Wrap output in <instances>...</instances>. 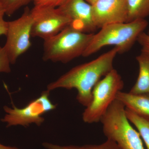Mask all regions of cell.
<instances>
[{"mask_svg":"<svg viewBox=\"0 0 149 149\" xmlns=\"http://www.w3.org/2000/svg\"><path fill=\"white\" fill-rule=\"evenodd\" d=\"M123 86L122 77L113 68L93 88L91 102L83 113V121L89 124L100 121Z\"/></svg>","mask_w":149,"mask_h":149,"instance_id":"cell-5","label":"cell"},{"mask_svg":"<svg viewBox=\"0 0 149 149\" xmlns=\"http://www.w3.org/2000/svg\"><path fill=\"white\" fill-rule=\"evenodd\" d=\"M42 146L46 149H120L115 142L108 139L99 145L61 146L45 142L43 143Z\"/></svg>","mask_w":149,"mask_h":149,"instance_id":"cell-15","label":"cell"},{"mask_svg":"<svg viewBox=\"0 0 149 149\" xmlns=\"http://www.w3.org/2000/svg\"><path fill=\"white\" fill-rule=\"evenodd\" d=\"M45 0H32L35 5H39Z\"/></svg>","mask_w":149,"mask_h":149,"instance_id":"cell-22","label":"cell"},{"mask_svg":"<svg viewBox=\"0 0 149 149\" xmlns=\"http://www.w3.org/2000/svg\"><path fill=\"white\" fill-rule=\"evenodd\" d=\"M147 34H148V35L149 36V28L148 30V33H147Z\"/></svg>","mask_w":149,"mask_h":149,"instance_id":"cell-24","label":"cell"},{"mask_svg":"<svg viewBox=\"0 0 149 149\" xmlns=\"http://www.w3.org/2000/svg\"><path fill=\"white\" fill-rule=\"evenodd\" d=\"M94 34L67 26L55 36L44 40L43 60L66 63L83 56Z\"/></svg>","mask_w":149,"mask_h":149,"instance_id":"cell-3","label":"cell"},{"mask_svg":"<svg viewBox=\"0 0 149 149\" xmlns=\"http://www.w3.org/2000/svg\"><path fill=\"white\" fill-rule=\"evenodd\" d=\"M32 23L33 19L28 7L24 9L20 17L8 22L6 41L3 47L11 64H15L18 58L31 47Z\"/></svg>","mask_w":149,"mask_h":149,"instance_id":"cell-7","label":"cell"},{"mask_svg":"<svg viewBox=\"0 0 149 149\" xmlns=\"http://www.w3.org/2000/svg\"><path fill=\"white\" fill-rule=\"evenodd\" d=\"M66 0H45L39 5L50 6L54 7H58Z\"/></svg>","mask_w":149,"mask_h":149,"instance_id":"cell-20","label":"cell"},{"mask_svg":"<svg viewBox=\"0 0 149 149\" xmlns=\"http://www.w3.org/2000/svg\"><path fill=\"white\" fill-rule=\"evenodd\" d=\"M49 93L47 90L44 91L40 97L22 108L13 104L12 108L5 106L3 109L6 114L1 120L6 123L8 127L17 125L27 127L32 123L40 126L45 121L43 115L56 107L50 100Z\"/></svg>","mask_w":149,"mask_h":149,"instance_id":"cell-6","label":"cell"},{"mask_svg":"<svg viewBox=\"0 0 149 149\" xmlns=\"http://www.w3.org/2000/svg\"><path fill=\"white\" fill-rule=\"evenodd\" d=\"M10 62L4 47L0 46V72H11Z\"/></svg>","mask_w":149,"mask_h":149,"instance_id":"cell-17","label":"cell"},{"mask_svg":"<svg viewBox=\"0 0 149 149\" xmlns=\"http://www.w3.org/2000/svg\"><path fill=\"white\" fill-rule=\"evenodd\" d=\"M116 99L126 108L149 120V94H133L121 91L118 93Z\"/></svg>","mask_w":149,"mask_h":149,"instance_id":"cell-11","label":"cell"},{"mask_svg":"<svg viewBox=\"0 0 149 149\" xmlns=\"http://www.w3.org/2000/svg\"><path fill=\"white\" fill-rule=\"evenodd\" d=\"M128 9L127 22L145 19L149 16V0H126Z\"/></svg>","mask_w":149,"mask_h":149,"instance_id":"cell-13","label":"cell"},{"mask_svg":"<svg viewBox=\"0 0 149 149\" xmlns=\"http://www.w3.org/2000/svg\"><path fill=\"white\" fill-rule=\"evenodd\" d=\"M100 122L107 139L120 149H145L140 134L127 117L125 106L118 100L111 104Z\"/></svg>","mask_w":149,"mask_h":149,"instance_id":"cell-4","label":"cell"},{"mask_svg":"<svg viewBox=\"0 0 149 149\" xmlns=\"http://www.w3.org/2000/svg\"><path fill=\"white\" fill-rule=\"evenodd\" d=\"M31 1L32 0H0V5L4 10L5 14L10 16Z\"/></svg>","mask_w":149,"mask_h":149,"instance_id":"cell-16","label":"cell"},{"mask_svg":"<svg viewBox=\"0 0 149 149\" xmlns=\"http://www.w3.org/2000/svg\"><path fill=\"white\" fill-rule=\"evenodd\" d=\"M136 59L139 65V75L129 93L149 94V54L141 51L136 57Z\"/></svg>","mask_w":149,"mask_h":149,"instance_id":"cell-12","label":"cell"},{"mask_svg":"<svg viewBox=\"0 0 149 149\" xmlns=\"http://www.w3.org/2000/svg\"><path fill=\"white\" fill-rule=\"evenodd\" d=\"M137 42L142 47L141 51L149 54V35L145 32H143L139 35Z\"/></svg>","mask_w":149,"mask_h":149,"instance_id":"cell-18","label":"cell"},{"mask_svg":"<svg viewBox=\"0 0 149 149\" xmlns=\"http://www.w3.org/2000/svg\"><path fill=\"white\" fill-rule=\"evenodd\" d=\"M148 25L146 19H139L124 23L104 26L94 34L83 56H89L106 46L113 45L118 49V54L128 52Z\"/></svg>","mask_w":149,"mask_h":149,"instance_id":"cell-2","label":"cell"},{"mask_svg":"<svg viewBox=\"0 0 149 149\" xmlns=\"http://www.w3.org/2000/svg\"><path fill=\"white\" fill-rule=\"evenodd\" d=\"M118 54V49L114 47L93 60L74 67L49 83L47 90L50 92L58 88L76 89L77 101L83 106H88L95 85L114 68L113 61Z\"/></svg>","mask_w":149,"mask_h":149,"instance_id":"cell-1","label":"cell"},{"mask_svg":"<svg viewBox=\"0 0 149 149\" xmlns=\"http://www.w3.org/2000/svg\"><path fill=\"white\" fill-rule=\"evenodd\" d=\"M30 12L33 19L32 37H39L44 41L70 25V19L58 7L35 5Z\"/></svg>","mask_w":149,"mask_h":149,"instance_id":"cell-8","label":"cell"},{"mask_svg":"<svg viewBox=\"0 0 149 149\" xmlns=\"http://www.w3.org/2000/svg\"><path fill=\"white\" fill-rule=\"evenodd\" d=\"M85 1H86L87 2L89 3V4L91 5H92L94 3L97 1V0H85Z\"/></svg>","mask_w":149,"mask_h":149,"instance_id":"cell-23","label":"cell"},{"mask_svg":"<svg viewBox=\"0 0 149 149\" xmlns=\"http://www.w3.org/2000/svg\"><path fill=\"white\" fill-rule=\"evenodd\" d=\"M0 149H21L17 148L16 147L10 146H5L0 143Z\"/></svg>","mask_w":149,"mask_h":149,"instance_id":"cell-21","label":"cell"},{"mask_svg":"<svg viewBox=\"0 0 149 149\" xmlns=\"http://www.w3.org/2000/svg\"><path fill=\"white\" fill-rule=\"evenodd\" d=\"M92 15L97 29L108 24L127 22L126 0H97L92 5Z\"/></svg>","mask_w":149,"mask_h":149,"instance_id":"cell-9","label":"cell"},{"mask_svg":"<svg viewBox=\"0 0 149 149\" xmlns=\"http://www.w3.org/2000/svg\"><path fill=\"white\" fill-rule=\"evenodd\" d=\"M128 120L136 127L147 149H149V120L125 108Z\"/></svg>","mask_w":149,"mask_h":149,"instance_id":"cell-14","label":"cell"},{"mask_svg":"<svg viewBox=\"0 0 149 149\" xmlns=\"http://www.w3.org/2000/svg\"><path fill=\"white\" fill-rule=\"evenodd\" d=\"M5 15L4 10L0 5V36H6L7 31L8 22L5 20Z\"/></svg>","mask_w":149,"mask_h":149,"instance_id":"cell-19","label":"cell"},{"mask_svg":"<svg viewBox=\"0 0 149 149\" xmlns=\"http://www.w3.org/2000/svg\"><path fill=\"white\" fill-rule=\"evenodd\" d=\"M70 20V26L86 33H93L97 29L93 22L92 5L85 0H66L58 7Z\"/></svg>","mask_w":149,"mask_h":149,"instance_id":"cell-10","label":"cell"}]
</instances>
